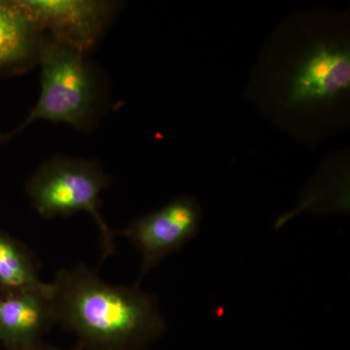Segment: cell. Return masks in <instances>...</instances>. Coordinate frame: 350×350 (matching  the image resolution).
<instances>
[{"mask_svg":"<svg viewBox=\"0 0 350 350\" xmlns=\"http://www.w3.org/2000/svg\"><path fill=\"white\" fill-rule=\"evenodd\" d=\"M41 32L86 53L107 29L115 4L98 0H19Z\"/></svg>","mask_w":350,"mask_h":350,"instance_id":"cell-5","label":"cell"},{"mask_svg":"<svg viewBox=\"0 0 350 350\" xmlns=\"http://www.w3.org/2000/svg\"><path fill=\"white\" fill-rule=\"evenodd\" d=\"M55 321L51 294L0 290V342L10 350L38 345Z\"/></svg>","mask_w":350,"mask_h":350,"instance_id":"cell-6","label":"cell"},{"mask_svg":"<svg viewBox=\"0 0 350 350\" xmlns=\"http://www.w3.org/2000/svg\"><path fill=\"white\" fill-rule=\"evenodd\" d=\"M349 51L321 46L304 62L295 75L290 101L298 105L328 100L349 89Z\"/></svg>","mask_w":350,"mask_h":350,"instance_id":"cell-7","label":"cell"},{"mask_svg":"<svg viewBox=\"0 0 350 350\" xmlns=\"http://www.w3.org/2000/svg\"><path fill=\"white\" fill-rule=\"evenodd\" d=\"M202 211L191 197H181L131 222L115 236L130 239L142 257L140 280L165 257L197 236Z\"/></svg>","mask_w":350,"mask_h":350,"instance_id":"cell-4","label":"cell"},{"mask_svg":"<svg viewBox=\"0 0 350 350\" xmlns=\"http://www.w3.org/2000/svg\"><path fill=\"white\" fill-rule=\"evenodd\" d=\"M109 184V176L98 163L56 157L34 172L27 182L25 194L43 218L89 213L100 232L103 261L114 253L116 238L100 213V196Z\"/></svg>","mask_w":350,"mask_h":350,"instance_id":"cell-3","label":"cell"},{"mask_svg":"<svg viewBox=\"0 0 350 350\" xmlns=\"http://www.w3.org/2000/svg\"><path fill=\"white\" fill-rule=\"evenodd\" d=\"M41 33L19 0H0V76L24 71L38 59Z\"/></svg>","mask_w":350,"mask_h":350,"instance_id":"cell-8","label":"cell"},{"mask_svg":"<svg viewBox=\"0 0 350 350\" xmlns=\"http://www.w3.org/2000/svg\"><path fill=\"white\" fill-rule=\"evenodd\" d=\"M85 53L78 48L43 36L39 47L41 91L36 107L21 125L0 135V142H9L34 122L68 124L83 130L96 114V81L85 62Z\"/></svg>","mask_w":350,"mask_h":350,"instance_id":"cell-2","label":"cell"},{"mask_svg":"<svg viewBox=\"0 0 350 350\" xmlns=\"http://www.w3.org/2000/svg\"><path fill=\"white\" fill-rule=\"evenodd\" d=\"M24 350H59L57 349H52V347H41L40 345H36L33 347H29V349Z\"/></svg>","mask_w":350,"mask_h":350,"instance_id":"cell-10","label":"cell"},{"mask_svg":"<svg viewBox=\"0 0 350 350\" xmlns=\"http://www.w3.org/2000/svg\"><path fill=\"white\" fill-rule=\"evenodd\" d=\"M51 304L56 324L88 350H139L167 328L156 297L139 283L110 284L85 264L57 271Z\"/></svg>","mask_w":350,"mask_h":350,"instance_id":"cell-1","label":"cell"},{"mask_svg":"<svg viewBox=\"0 0 350 350\" xmlns=\"http://www.w3.org/2000/svg\"><path fill=\"white\" fill-rule=\"evenodd\" d=\"M0 290L51 294V283L41 280L29 250L11 234L0 231Z\"/></svg>","mask_w":350,"mask_h":350,"instance_id":"cell-9","label":"cell"}]
</instances>
